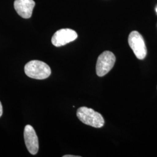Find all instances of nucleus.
Masks as SVG:
<instances>
[{"mask_svg": "<svg viewBox=\"0 0 157 157\" xmlns=\"http://www.w3.org/2000/svg\"><path fill=\"white\" fill-rule=\"evenodd\" d=\"M78 119L83 124L95 128H101L104 125V119L100 113L94 109L82 107L79 108L76 113Z\"/></svg>", "mask_w": 157, "mask_h": 157, "instance_id": "nucleus-1", "label": "nucleus"}, {"mask_svg": "<svg viewBox=\"0 0 157 157\" xmlns=\"http://www.w3.org/2000/svg\"><path fill=\"white\" fill-rule=\"evenodd\" d=\"M24 69L28 77L38 80L48 78L51 73L50 67L45 62L38 60H33L27 63Z\"/></svg>", "mask_w": 157, "mask_h": 157, "instance_id": "nucleus-2", "label": "nucleus"}, {"mask_svg": "<svg viewBox=\"0 0 157 157\" xmlns=\"http://www.w3.org/2000/svg\"><path fill=\"white\" fill-rule=\"evenodd\" d=\"M116 58L112 52L106 51L100 55L96 64L97 75L102 77L107 75L113 67Z\"/></svg>", "mask_w": 157, "mask_h": 157, "instance_id": "nucleus-3", "label": "nucleus"}, {"mask_svg": "<svg viewBox=\"0 0 157 157\" xmlns=\"http://www.w3.org/2000/svg\"><path fill=\"white\" fill-rule=\"evenodd\" d=\"M128 43L136 56L139 59H143L147 55V48L143 37L137 31H133L129 34Z\"/></svg>", "mask_w": 157, "mask_h": 157, "instance_id": "nucleus-4", "label": "nucleus"}, {"mask_svg": "<svg viewBox=\"0 0 157 157\" xmlns=\"http://www.w3.org/2000/svg\"><path fill=\"white\" fill-rule=\"evenodd\" d=\"M78 34L71 29H60L53 35L51 39L52 44L56 47H61L66 45L77 39Z\"/></svg>", "mask_w": 157, "mask_h": 157, "instance_id": "nucleus-5", "label": "nucleus"}, {"mask_svg": "<svg viewBox=\"0 0 157 157\" xmlns=\"http://www.w3.org/2000/svg\"><path fill=\"white\" fill-rule=\"evenodd\" d=\"M24 139L26 148L29 152L32 154L36 155L39 151V140L36 133L33 128L28 124L24 129Z\"/></svg>", "mask_w": 157, "mask_h": 157, "instance_id": "nucleus-6", "label": "nucleus"}, {"mask_svg": "<svg viewBox=\"0 0 157 157\" xmlns=\"http://www.w3.org/2000/svg\"><path fill=\"white\" fill-rule=\"evenodd\" d=\"M13 5L19 16L28 19L32 15L35 2L33 0H15Z\"/></svg>", "mask_w": 157, "mask_h": 157, "instance_id": "nucleus-7", "label": "nucleus"}, {"mask_svg": "<svg viewBox=\"0 0 157 157\" xmlns=\"http://www.w3.org/2000/svg\"><path fill=\"white\" fill-rule=\"evenodd\" d=\"M2 112H3V110H2V104L0 101V117L2 116Z\"/></svg>", "mask_w": 157, "mask_h": 157, "instance_id": "nucleus-8", "label": "nucleus"}, {"mask_svg": "<svg viewBox=\"0 0 157 157\" xmlns=\"http://www.w3.org/2000/svg\"><path fill=\"white\" fill-rule=\"evenodd\" d=\"M63 157H79V156H75V155H63Z\"/></svg>", "mask_w": 157, "mask_h": 157, "instance_id": "nucleus-9", "label": "nucleus"}, {"mask_svg": "<svg viewBox=\"0 0 157 157\" xmlns=\"http://www.w3.org/2000/svg\"><path fill=\"white\" fill-rule=\"evenodd\" d=\"M156 12H157V7L156 8Z\"/></svg>", "mask_w": 157, "mask_h": 157, "instance_id": "nucleus-10", "label": "nucleus"}]
</instances>
